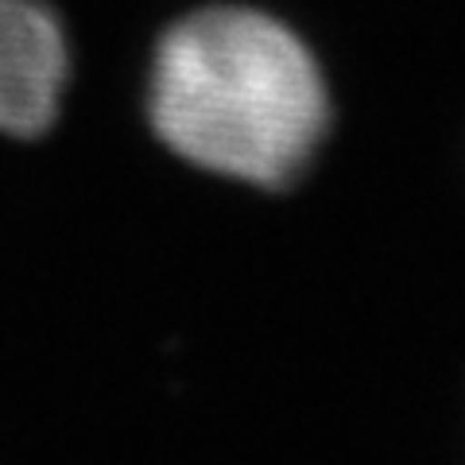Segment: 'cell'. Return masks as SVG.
<instances>
[{
  "instance_id": "1",
  "label": "cell",
  "mask_w": 465,
  "mask_h": 465,
  "mask_svg": "<svg viewBox=\"0 0 465 465\" xmlns=\"http://www.w3.org/2000/svg\"><path fill=\"white\" fill-rule=\"evenodd\" d=\"M140 97L159 152L260 194L307 179L338 124L311 35L256 0H202L171 16L152 39Z\"/></svg>"
},
{
  "instance_id": "2",
  "label": "cell",
  "mask_w": 465,
  "mask_h": 465,
  "mask_svg": "<svg viewBox=\"0 0 465 465\" xmlns=\"http://www.w3.org/2000/svg\"><path fill=\"white\" fill-rule=\"evenodd\" d=\"M74 43L51 0H0V136L35 143L63 121Z\"/></svg>"
}]
</instances>
